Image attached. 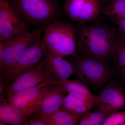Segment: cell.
Wrapping results in <instances>:
<instances>
[{"mask_svg":"<svg viewBox=\"0 0 125 125\" xmlns=\"http://www.w3.org/2000/svg\"><path fill=\"white\" fill-rule=\"evenodd\" d=\"M8 1V0H0V1H2V2H5V1Z\"/></svg>","mask_w":125,"mask_h":125,"instance_id":"obj_25","label":"cell"},{"mask_svg":"<svg viewBox=\"0 0 125 125\" xmlns=\"http://www.w3.org/2000/svg\"><path fill=\"white\" fill-rule=\"evenodd\" d=\"M102 125H125V111H117L111 113Z\"/></svg>","mask_w":125,"mask_h":125,"instance_id":"obj_21","label":"cell"},{"mask_svg":"<svg viewBox=\"0 0 125 125\" xmlns=\"http://www.w3.org/2000/svg\"><path fill=\"white\" fill-rule=\"evenodd\" d=\"M64 10L71 19L83 23L99 17V0H64Z\"/></svg>","mask_w":125,"mask_h":125,"instance_id":"obj_11","label":"cell"},{"mask_svg":"<svg viewBox=\"0 0 125 125\" xmlns=\"http://www.w3.org/2000/svg\"><path fill=\"white\" fill-rule=\"evenodd\" d=\"M100 1H107L108 0H99Z\"/></svg>","mask_w":125,"mask_h":125,"instance_id":"obj_26","label":"cell"},{"mask_svg":"<svg viewBox=\"0 0 125 125\" xmlns=\"http://www.w3.org/2000/svg\"><path fill=\"white\" fill-rule=\"evenodd\" d=\"M44 31L43 39L51 53L62 57L76 55L77 39L70 23L55 20L47 24Z\"/></svg>","mask_w":125,"mask_h":125,"instance_id":"obj_2","label":"cell"},{"mask_svg":"<svg viewBox=\"0 0 125 125\" xmlns=\"http://www.w3.org/2000/svg\"><path fill=\"white\" fill-rule=\"evenodd\" d=\"M66 93L56 83L51 84L43 94L31 117L51 115L61 109Z\"/></svg>","mask_w":125,"mask_h":125,"instance_id":"obj_12","label":"cell"},{"mask_svg":"<svg viewBox=\"0 0 125 125\" xmlns=\"http://www.w3.org/2000/svg\"><path fill=\"white\" fill-rule=\"evenodd\" d=\"M72 56V63L75 68L78 79L98 89H101L116 75V70L105 62L77 54Z\"/></svg>","mask_w":125,"mask_h":125,"instance_id":"obj_4","label":"cell"},{"mask_svg":"<svg viewBox=\"0 0 125 125\" xmlns=\"http://www.w3.org/2000/svg\"><path fill=\"white\" fill-rule=\"evenodd\" d=\"M24 125H45V123L38 116L30 117L25 123Z\"/></svg>","mask_w":125,"mask_h":125,"instance_id":"obj_22","label":"cell"},{"mask_svg":"<svg viewBox=\"0 0 125 125\" xmlns=\"http://www.w3.org/2000/svg\"><path fill=\"white\" fill-rule=\"evenodd\" d=\"M40 28L7 40L0 41V72L12 65L29 46L41 39Z\"/></svg>","mask_w":125,"mask_h":125,"instance_id":"obj_6","label":"cell"},{"mask_svg":"<svg viewBox=\"0 0 125 125\" xmlns=\"http://www.w3.org/2000/svg\"><path fill=\"white\" fill-rule=\"evenodd\" d=\"M115 76H117L118 80L125 85V66L121 69L117 70Z\"/></svg>","mask_w":125,"mask_h":125,"instance_id":"obj_24","label":"cell"},{"mask_svg":"<svg viewBox=\"0 0 125 125\" xmlns=\"http://www.w3.org/2000/svg\"><path fill=\"white\" fill-rule=\"evenodd\" d=\"M9 3L28 24H48L56 20L60 8L56 0H9Z\"/></svg>","mask_w":125,"mask_h":125,"instance_id":"obj_3","label":"cell"},{"mask_svg":"<svg viewBox=\"0 0 125 125\" xmlns=\"http://www.w3.org/2000/svg\"><path fill=\"white\" fill-rule=\"evenodd\" d=\"M47 49L44 40L41 39L29 46L12 65L0 72L6 90L22 72L37 64L42 60Z\"/></svg>","mask_w":125,"mask_h":125,"instance_id":"obj_5","label":"cell"},{"mask_svg":"<svg viewBox=\"0 0 125 125\" xmlns=\"http://www.w3.org/2000/svg\"><path fill=\"white\" fill-rule=\"evenodd\" d=\"M28 24L21 17L9 1H0V41L28 32Z\"/></svg>","mask_w":125,"mask_h":125,"instance_id":"obj_9","label":"cell"},{"mask_svg":"<svg viewBox=\"0 0 125 125\" xmlns=\"http://www.w3.org/2000/svg\"><path fill=\"white\" fill-rule=\"evenodd\" d=\"M109 113L97 110L95 112L86 113L81 117L78 125H102Z\"/></svg>","mask_w":125,"mask_h":125,"instance_id":"obj_20","label":"cell"},{"mask_svg":"<svg viewBox=\"0 0 125 125\" xmlns=\"http://www.w3.org/2000/svg\"><path fill=\"white\" fill-rule=\"evenodd\" d=\"M113 66L117 70L125 66V37L117 36L112 51Z\"/></svg>","mask_w":125,"mask_h":125,"instance_id":"obj_18","label":"cell"},{"mask_svg":"<svg viewBox=\"0 0 125 125\" xmlns=\"http://www.w3.org/2000/svg\"><path fill=\"white\" fill-rule=\"evenodd\" d=\"M119 80L113 78L97 96L95 106L97 110L109 114L125 108V88Z\"/></svg>","mask_w":125,"mask_h":125,"instance_id":"obj_8","label":"cell"},{"mask_svg":"<svg viewBox=\"0 0 125 125\" xmlns=\"http://www.w3.org/2000/svg\"><path fill=\"white\" fill-rule=\"evenodd\" d=\"M49 81H54L43 58L37 64L24 71L16 77L8 87L4 94L1 97L0 99L6 100L13 94Z\"/></svg>","mask_w":125,"mask_h":125,"instance_id":"obj_7","label":"cell"},{"mask_svg":"<svg viewBox=\"0 0 125 125\" xmlns=\"http://www.w3.org/2000/svg\"><path fill=\"white\" fill-rule=\"evenodd\" d=\"M43 59L52 78L56 83L69 80L70 76L76 74L72 63L63 57L55 55L48 49Z\"/></svg>","mask_w":125,"mask_h":125,"instance_id":"obj_13","label":"cell"},{"mask_svg":"<svg viewBox=\"0 0 125 125\" xmlns=\"http://www.w3.org/2000/svg\"><path fill=\"white\" fill-rule=\"evenodd\" d=\"M116 23L118 26L117 32L120 36L125 37V19L120 20Z\"/></svg>","mask_w":125,"mask_h":125,"instance_id":"obj_23","label":"cell"},{"mask_svg":"<svg viewBox=\"0 0 125 125\" xmlns=\"http://www.w3.org/2000/svg\"><path fill=\"white\" fill-rule=\"evenodd\" d=\"M56 83L67 93L95 106L96 96L94 95L85 83L79 79L58 82Z\"/></svg>","mask_w":125,"mask_h":125,"instance_id":"obj_14","label":"cell"},{"mask_svg":"<svg viewBox=\"0 0 125 125\" xmlns=\"http://www.w3.org/2000/svg\"><path fill=\"white\" fill-rule=\"evenodd\" d=\"M104 11L115 23L125 19V0H113Z\"/></svg>","mask_w":125,"mask_h":125,"instance_id":"obj_19","label":"cell"},{"mask_svg":"<svg viewBox=\"0 0 125 125\" xmlns=\"http://www.w3.org/2000/svg\"><path fill=\"white\" fill-rule=\"evenodd\" d=\"M116 32L99 23L81 27L76 36L79 55L109 64L112 61V51Z\"/></svg>","mask_w":125,"mask_h":125,"instance_id":"obj_1","label":"cell"},{"mask_svg":"<svg viewBox=\"0 0 125 125\" xmlns=\"http://www.w3.org/2000/svg\"><path fill=\"white\" fill-rule=\"evenodd\" d=\"M55 83L53 81H47L32 88L13 94L6 100L20 110L28 119L34 113L45 90L51 84Z\"/></svg>","mask_w":125,"mask_h":125,"instance_id":"obj_10","label":"cell"},{"mask_svg":"<svg viewBox=\"0 0 125 125\" xmlns=\"http://www.w3.org/2000/svg\"><path fill=\"white\" fill-rule=\"evenodd\" d=\"M94 107L93 104L82 101L69 94L64 99L61 109L82 116Z\"/></svg>","mask_w":125,"mask_h":125,"instance_id":"obj_17","label":"cell"},{"mask_svg":"<svg viewBox=\"0 0 125 125\" xmlns=\"http://www.w3.org/2000/svg\"><path fill=\"white\" fill-rule=\"evenodd\" d=\"M45 125H76L81 117L60 109L51 115L37 116Z\"/></svg>","mask_w":125,"mask_h":125,"instance_id":"obj_16","label":"cell"},{"mask_svg":"<svg viewBox=\"0 0 125 125\" xmlns=\"http://www.w3.org/2000/svg\"><path fill=\"white\" fill-rule=\"evenodd\" d=\"M28 118L20 110L8 102L0 99V121L7 125H24Z\"/></svg>","mask_w":125,"mask_h":125,"instance_id":"obj_15","label":"cell"}]
</instances>
